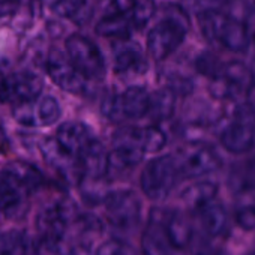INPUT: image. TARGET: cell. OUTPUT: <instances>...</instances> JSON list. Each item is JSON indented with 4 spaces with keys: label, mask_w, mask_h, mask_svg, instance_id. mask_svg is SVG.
Here are the masks:
<instances>
[{
    "label": "cell",
    "mask_w": 255,
    "mask_h": 255,
    "mask_svg": "<svg viewBox=\"0 0 255 255\" xmlns=\"http://www.w3.org/2000/svg\"><path fill=\"white\" fill-rule=\"evenodd\" d=\"M162 18L150 29L147 35V53L156 60L168 59L185 41L191 29V18L183 6L165 3L161 9Z\"/></svg>",
    "instance_id": "6da1fadb"
},
{
    "label": "cell",
    "mask_w": 255,
    "mask_h": 255,
    "mask_svg": "<svg viewBox=\"0 0 255 255\" xmlns=\"http://www.w3.org/2000/svg\"><path fill=\"white\" fill-rule=\"evenodd\" d=\"M198 24L206 39L218 42L233 53H245L251 44V36L245 21L236 20L215 8L198 14Z\"/></svg>",
    "instance_id": "7a4b0ae2"
},
{
    "label": "cell",
    "mask_w": 255,
    "mask_h": 255,
    "mask_svg": "<svg viewBox=\"0 0 255 255\" xmlns=\"http://www.w3.org/2000/svg\"><path fill=\"white\" fill-rule=\"evenodd\" d=\"M180 179L182 174L176 156L162 155L146 164L140 177V186L149 200L162 203L171 195Z\"/></svg>",
    "instance_id": "3957f363"
},
{
    "label": "cell",
    "mask_w": 255,
    "mask_h": 255,
    "mask_svg": "<svg viewBox=\"0 0 255 255\" xmlns=\"http://www.w3.org/2000/svg\"><path fill=\"white\" fill-rule=\"evenodd\" d=\"M150 93L143 86H131L122 93H108L101 105L102 114L113 123L140 120L149 114Z\"/></svg>",
    "instance_id": "277c9868"
},
{
    "label": "cell",
    "mask_w": 255,
    "mask_h": 255,
    "mask_svg": "<svg viewBox=\"0 0 255 255\" xmlns=\"http://www.w3.org/2000/svg\"><path fill=\"white\" fill-rule=\"evenodd\" d=\"M221 146L233 153L243 155L252 150L255 144V107L243 102L233 110L228 125L219 135Z\"/></svg>",
    "instance_id": "5b68a950"
},
{
    "label": "cell",
    "mask_w": 255,
    "mask_h": 255,
    "mask_svg": "<svg viewBox=\"0 0 255 255\" xmlns=\"http://www.w3.org/2000/svg\"><path fill=\"white\" fill-rule=\"evenodd\" d=\"M182 179H200L216 173L222 167L219 152L206 143L194 141L183 146L176 155Z\"/></svg>",
    "instance_id": "8992f818"
},
{
    "label": "cell",
    "mask_w": 255,
    "mask_h": 255,
    "mask_svg": "<svg viewBox=\"0 0 255 255\" xmlns=\"http://www.w3.org/2000/svg\"><path fill=\"white\" fill-rule=\"evenodd\" d=\"M105 212L110 224L120 231L135 230L141 221V201L134 191L120 189L107 195Z\"/></svg>",
    "instance_id": "52a82bcc"
},
{
    "label": "cell",
    "mask_w": 255,
    "mask_h": 255,
    "mask_svg": "<svg viewBox=\"0 0 255 255\" xmlns=\"http://www.w3.org/2000/svg\"><path fill=\"white\" fill-rule=\"evenodd\" d=\"M66 54L74 66L87 80H101L105 75V60L101 50L89 38L74 33L65 42Z\"/></svg>",
    "instance_id": "ba28073f"
},
{
    "label": "cell",
    "mask_w": 255,
    "mask_h": 255,
    "mask_svg": "<svg viewBox=\"0 0 255 255\" xmlns=\"http://www.w3.org/2000/svg\"><path fill=\"white\" fill-rule=\"evenodd\" d=\"M45 69L53 83L62 90L81 95L87 89V78L74 66L68 54L54 48L45 59Z\"/></svg>",
    "instance_id": "9c48e42d"
},
{
    "label": "cell",
    "mask_w": 255,
    "mask_h": 255,
    "mask_svg": "<svg viewBox=\"0 0 255 255\" xmlns=\"http://www.w3.org/2000/svg\"><path fill=\"white\" fill-rule=\"evenodd\" d=\"M72 218V206L66 201H59L47 206L38 215V231L41 236V243L44 246H57L68 228L69 219Z\"/></svg>",
    "instance_id": "30bf717a"
},
{
    "label": "cell",
    "mask_w": 255,
    "mask_h": 255,
    "mask_svg": "<svg viewBox=\"0 0 255 255\" xmlns=\"http://www.w3.org/2000/svg\"><path fill=\"white\" fill-rule=\"evenodd\" d=\"M62 116L60 104L53 96H41L36 101L15 105L14 117L20 125L30 128L51 126Z\"/></svg>",
    "instance_id": "8fae6325"
},
{
    "label": "cell",
    "mask_w": 255,
    "mask_h": 255,
    "mask_svg": "<svg viewBox=\"0 0 255 255\" xmlns=\"http://www.w3.org/2000/svg\"><path fill=\"white\" fill-rule=\"evenodd\" d=\"M41 153L45 164L57 173L65 182L77 183L81 182L83 174L78 158L68 152L56 138H47L41 143Z\"/></svg>",
    "instance_id": "7c38bea8"
},
{
    "label": "cell",
    "mask_w": 255,
    "mask_h": 255,
    "mask_svg": "<svg viewBox=\"0 0 255 255\" xmlns=\"http://www.w3.org/2000/svg\"><path fill=\"white\" fill-rule=\"evenodd\" d=\"M44 89L42 78L30 71L14 72L5 78L2 102H14L15 105L36 101Z\"/></svg>",
    "instance_id": "4fadbf2b"
},
{
    "label": "cell",
    "mask_w": 255,
    "mask_h": 255,
    "mask_svg": "<svg viewBox=\"0 0 255 255\" xmlns=\"http://www.w3.org/2000/svg\"><path fill=\"white\" fill-rule=\"evenodd\" d=\"M78 162L83 179L105 180L111 170V152L99 140L93 138L78 155Z\"/></svg>",
    "instance_id": "5bb4252c"
},
{
    "label": "cell",
    "mask_w": 255,
    "mask_h": 255,
    "mask_svg": "<svg viewBox=\"0 0 255 255\" xmlns=\"http://www.w3.org/2000/svg\"><path fill=\"white\" fill-rule=\"evenodd\" d=\"M141 251L143 255H183V251L177 249L164 227L162 213H152L146 230L141 236Z\"/></svg>",
    "instance_id": "9a60e30c"
},
{
    "label": "cell",
    "mask_w": 255,
    "mask_h": 255,
    "mask_svg": "<svg viewBox=\"0 0 255 255\" xmlns=\"http://www.w3.org/2000/svg\"><path fill=\"white\" fill-rule=\"evenodd\" d=\"M114 71L117 74H144L147 71V59L140 45L129 39L119 41L114 45Z\"/></svg>",
    "instance_id": "2e32d148"
},
{
    "label": "cell",
    "mask_w": 255,
    "mask_h": 255,
    "mask_svg": "<svg viewBox=\"0 0 255 255\" xmlns=\"http://www.w3.org/2000/svg\"><path fill=\"white\" fill-rule=\"evenodd\" d=\"M56 140L68 152H71L72 155H75L78 158L81 150L93 140V135H92V131L87 125H84L83 122L71 120V122L62 123L59 126Z\"/></svg>",
    "instance_id": "e0dca14e"
},
{
    "label": "cell",
    "mask_w": 255,
    "mask_h": 255,
    "mask_svg": "<svg viewBox=\"0 0 255 255\" xmlns=\"http://www.w3.org/2000/svg\"><path fill=\"white\" fill-rule=\"evenodd\" d=\"M162 221L171 243L177 249L185 251L194 243V227L182 212L179 210L167 212L162 215Z\"/></svg>",
    "instance_id": "ac0fdd59"
},
{
    "label": "cell",
    "mask_w": 255,
    "mask_h": 255,
    "mask_svg": "<svg viewBox=\"0 0 255 255\" xmlns=\"http://www.w3.org/2000/svg\"><path fill=\"white\" fill-rule=\"evenodd\" d=\"M29 195L27 189L6 170L0 171V210L11 213L18 210Z\"/></svg>",
    "instance_id": "d6986e66"
},
{
    "label": "cell",
    "mask_w": 255,
    "mask_h": 255,
    "mask_svg": "<svg viewBox=\"0 0 255 255\" xmlns=\"http://www.w3.org/2000/svg\"><path fill=\"white\" fill-rule=\"evenodd\" d=\"M197 216L204 233L210 237H219L228 228V212L225 206L218 200H213L203 209H200L197 212Z\"/></svg>",
    "instance_id": "ffe728a7"
},
{
    "label": "cell",
    "mask_w": 255,
    "mask_h": 255,
    "mask_svg": "<svg viewBox=\"0 0 255 255\" xmlns=\"http://www.w3.org/2000/svg\"><path fill=\"white\" fill-rule=\"evenodd\" d=\"M131 27H132V23H131L129 15L120 14V12H111L98 21L95 30L99 36L117 39V41H126V39H129Z\"/></svg>",
    "instance_id": "44dd1931"
},
{
    "label": "cell",
    "mask_w": 255,
    "mask_h": 255,
    "mask_svg": "<svg viewBox=\"0 0 255 255\" xmlns=\"http://www.w3.org/2000/svg\"><path fill=\"white\" fill-rule=\"evenodd\" d=\"M218 185L212 180H201L188 186L182 192V201L191 212H198L210 201L216 200Z\"/></svg>",
    "instance_id": "7402d4cb"
},
{
    "label": "cell",
    "mask_w": 255,
    "mask_h": 255,
    "mask_svg": "<svg viewBox=\"0 0 255 255\" xmlns=\"http://www.w3.org/2000/svg\"><path fill=\"white\" fill-rule=\"evenodd\" d=\"M177 95L170 90L168 87L159 89L158 92L150 95V107H149V117L155 123L167 122L173 117L176 110Z\"/></svg>",
    "instance_id": "603a6c76"
},
{
    "label": "cell",
    "mask_w": 255,
    "mask_h": 255,
    "mask_svg": "<svg viewBox=\"0 0 255 255\" xmlns=\"http://www.w3.org/2000/svg\"><path fill=\"white\" fill-rule=\"evenodd\" d=\"M12 177H15L29 194L35 192L44 185V176L42 173L32 164L26 161H12L5 168Z\"/></svg>",
    "instance_id": "cb8c5ba5"
},
{
    "label": "cell",
    "mask_w": 255,
    "mask_h": 255,
    "mask_svg": "<svg viewBox=\"0 0 255 255\" xmlns=\"http://www.w3.org/2000/svg\"><path fill=\"white\" fill-rule=\"evenodd\" d=\"M221 75L230 84V87L233 89L236 96H240L242 93L246 95L248 89L252 84L251 69L245 63L239 62V60H233V62L224 65V69H222Z\"/></svg>",
    "instance_id": "d4e9b609"
},
{
    "label": "cell",
    "mask_w": 255,
    "mask_h": 255,
    "mask_svg": "<svg viewBox=\"0 0 255 255\" xmlns=\"http://www.w3.org/2000/svg\"><path fill=\"white\" fill-rule=\"evenodd\" d=\"M158 11L155 0H132V5L129 9V18L132 23V27L137 30L144 29L149 21L155 17Z\"/></svg>",
    "instance_id": "484cf974"
},
{
    "label": "cell",
    "mask_w": 255,
    "mask_h": 255,
    "mask_svg": "<svg viewBox=\"0 0 255 255\" xmlns=\"http://www.w3.org/2000/svg\"><path fill=\"white\" fill-rule=\"evenodd\" d=\"M42 2L59 17L80 18L87 9V0H42Z\"/></svg>",
    "instance_id": "4316f807"
},
{
    "label": "cell",
    "mask_w": 255,
    "mask_h": 255,
    "mask_svg": "<svg viewBox=\"0 0 255 255\" xmlns=\"http://www.w3.org/2000/svg\"><path fill=\"white\" fill-rule=\"evenodd\" d=\"M27 240L20 231L0 233V255H26Z\"/></svg>",
    "instance_id": "83f0119b"
},
{
    "label": "cell",
    "mask_w": 255,
    "mask_h": 255,
    "mask_svg": "<svg viewBox=\"0 0 255 255\" xmlns=\"http://www.w3.org/2000/svg\"><path fill=\"white\" fill-rule=\"evenodd\" d=\"M195 69L197 72H200L201 75L207 77L209 80H215L221 75L224 65L219 62V59L213 54V53H201L197 60H195Z\"/></svg>",
    "instance_id": "f1b7e54d"
},
{
    "label": "cell",
    "mask_w": 255,
    "mask_h": 255,
    "mask_svg": "<svg viewBox=\"0 0 255 255\" xmlns=\"http://www.w3.org/2000/svg\"><path fill=\"white\" fill-rule=\"evenodd\" d=\"M144 143L146 153H158L167 144V135L158 125L144 126Z\"/></svg>",
    "instance_id": "f546056e"
},
{
    "label": "cell",
    "mask_w": 255,
    "mask_h": 255,
    "mask_svg": "<svg viewBox=\"0 0 255 255\" xmlns=\"http://www.w3.org/2000/svg\"><path fill=\"white\" fill-rule=\"evenodd\" d=\"M95 255H137V251L123 240L110 239L98 246Z\"/></svg>",
    "instance_id": "4dcf8cb0"
},
{
    "label": "cell",
    "mask_w": 255,
    "mask_h": 255,
    "mask_svg": "<svg viewBox=\"0 0 255 255\" xmlns=\"http://www.w3.org/2000/svg\"><path fill=\"white\" fill-rule=\"evenodd\" d=\"M234 219L245 231H255V206H237Z\"/></svg>",
    "instance_id": "1f68e13d"
},
{
    "label": "cell",
    "mask_w": 255,
    "mask_h": 255,
    "mask_svg": "<svg viewBox=\"0 0 255 255\" xmlns=\"http://www.w3.org/2000/svg\"><path fill=\"white\" fill-rule=\"evenodd\" d=\"M167 87L170 90H173L177 96L179 95L188 96L195 89V84L188 77H183V75H171V77H168V86Z\"/></svg>",
    "instance_id": "d6a6232c"
},
{
    "label": "cell",
    "mask_w": 255,
    "mask_h": 255,
    "mask_svg": "<svg viewBox=\"0 0 255 255\" xmlns=\"http://www.w3.org/2000/svg\"><path fill=\"white\" fill-rule=\"evenodd\" d=\"M195 255H222L216 248L206 245V243H200L198 248L195 249Z\"/></svg>",
    "instance_id": "836d02e7"
},
{
    "label": "cell",
    "mask_w": 255,
    "mask_h": 255,
    "mask_svg": "<svg viewBox=\"0 0 255 255\" xmlns=\"http://www.w3.org/2000/svg\"><path fill=\"white\" fill-rule=\"evenodd\" d=\"M8 149H9V140H8V137H6V134L3 131V128L0 126V155L5 153Z\"/></svg>",
    "instance_id": "e575fe53"
},
{
    "label": "cell",
    "mask_w": 255,
    "mask_h": 255,
    "mask_svg": "<svg viewBox=\"0 0 255 255\" xmlns=\"http://www.w3.org/2000/svg\"><path fill=\"white\" fill-rule=\"evenodd\" d=\"M246 26H248V32H249L251 39L255 42V12L249 15V18L246 21Z\"/></svg>",
    "instance_id": "d590c367"
},
{
    "label": "cell",
    "mask_w": 255,
    "mask_h": 255,
    "mask_svg": "<svg viewBox=\"0 0 255 255\" xmlns=\"http://www.w3.org/2000/svg\"><path fill=\"white\" fill-rule=\"evenodd\" d=\"M246 102L255 107V86H252V84L246 92Z\"/></svg>",
    "instance_id": "8d00e7d4"
},
{
    "label": "cell",
    "mask_w": 255,
    "mask_h": 255,
    "mask_svg": "<svg viewBox=\"0 0 255 255\" xmlns=\"http://www.w3.org/2000/svg\"><path fill=\"white\" fill-rule=\"evenodd\" d=\"M72 255H90L89 254V249L84 248V246H78L72 251Z\"/></svg>",
    "instance_id": "74e56055"
},
{
    "label": "cell",
    "mask_w": 255,
    "mask_h": 255,
    "mask_svg": "<svg viewBox=\"0 0 255 255\" xmlns=\"http://www.w3.org/2000/svg\"><path fill=\"white\" fill-rule=\"evenodd\" d=\"M5 78H6V77H3L2 74H0V101H2V98H3V87H5Z\"/></svg>",
    "instance_id": "f35d334b"
},
{
    "label": "cell",
    "mask_w": 255,
    "mask_h": 255,
    "mask_svg": "<svg viewBox=\"0 0 255 255\" xmlns=\"http://www.w3.org/2000/svg\"><path fill=\"white\" fill-rule=\"evenodd\" d=\"M251 78H252V86H255V59L252 60V65H251Z\"/></svg>",
    "instance_id": "ab89813d"
},
{
    "label": "cell",
    "mask_w": 255,
    "mask_h": 255,
    "mask_svg": "<svg viewBox=\"0 0 255 255\" xmlns=\"http://www.w3.org/2000/svg\"><path fill=\"white\" fill-rule=\"evenodd\" d=\"M249 255H255V252H254V254H249Z\"/></svg>",
    "instance_id": "60d3db41"
},
{
    "label": "cell",
    "mask_w": 255,
    "mask_h": 255,
    "mask_svg": "<svg viewBox=\"0 0 255 255\" xmlns=\"http://www.w3.org/2000/svg\"><path fill=\"white\" fill-rule=\"evenodd\" d=\"M254 3H255V0H254Z\"/></svg>",
    "instance_id": "b9f144b4"
},
{
    "label": "cell",
    "mask_w": 255,
    "mask_h": 255,
    "mask_svg": "<svg viewBox=\"0 0 255 255\" xmlns=\"http://www.w3.org/2000/svg\"><path fill=\"white\" fill-rule=\"evenodd\" d=\"M254 165H255V162H254Z\"/></svg>",
    "instance_id": "7bdbcfd3"
}]
</instances>
